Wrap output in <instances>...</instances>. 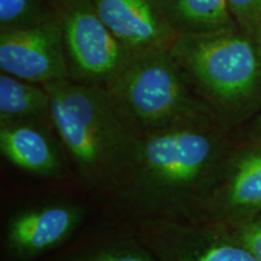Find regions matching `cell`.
<instances>
[{
  "label": "cell",
  "mask_w": 261,
  "mask_h": 261,
  "mask_svg": "<svg viewBox=\"0 0 261 261\" xmlns=\"http://www.w3.org/2000/svg\"><path fill=\"white\" fill-rule=\"evenodd\" d=\"M231 149L214 117L139 137L114 200L137 223L185 220L214 188Z\"/></svg>",
  "instance_id": "obj_1"
},
{
  "label": "cell",
  "mask_w": 261,
  "mask_h": 261,
  "mask_svg": "<svg viewBox=\"0 0 261 261\" xmlns=\"http://www.w3.org/2000/svg\"><path fill=\"white\" fill-rule=\"evenodd\" d=\"M51 120L68 161L85 187L114 196L138 143L107 89L70 79L44 85Z\"/></svg>",
  "instance_id": "obj_2"
},
{
  "label": "cell",
  "mask_w": 261,
  "mask_h": 261,
  "mask_svg": "<svg viewBox=\"0 0 261 261\" xmlns=\"http://www.w3.org/2000/svg\"><path fill=\"white\" fill-rule=\"evenodd\" d=\"M169 51L225 128L237 126L256 109L261 98V60L247 33L233 27L180 34Z\"/></svg>",
  "instance_id": "obj_3"
},
{
  "label": "cell",
  "mask_w": 261,
  "mask_h": 261,
  "mask_svg": "<svg viewBox=\"0 0 261 261\" xmlns=\"http://www.w3.org/2000/svg\"><path fill=\"white\" fill-rule=\"evenodd\" d=\"M104 87L138 138L174 126L215 119L169 50L130 55Z\"/></svg>",
  "instance_id": "obj_4"
},
{
  "label": "cell",
  "mask_w": 261,
  "mask_h": 261,
  "mask_svg": "<svg viewBox=\"0 0 261 261\" xmlns=\"http://www.w3.org/2000/svg\"><path fill=\"white\" fill-rule=\"evenodd\" d=\"M54 6L63 32L70 80L107 86L130 54L89 0H56Z\"/></svg>",
  "instance_id": "obj_5"
},
{
  "label": "cell",
  "mask_w": 261,
  "mask_h": 261,
  "mask_svg": "<svg viewBox=\"0 0 261 261\" xmlns=\"http://www.w3.org/2000/svg\"><path fill=\"white\" fill-rule=\"evenodd\" d=\"M261 214V140L232 146L214 188L187 221L233 227Z\"/></svg>",
  "instance_id": "obj_6"
},
{
  "label": "cell",
  "mask_w": 261,
  "mask_h": 261,
  "mask_svg": "<svg viewBox=\"0 0 261 261\" xmlns=\"http://www.w3.org/2000/svg\"><path fill=\"white\" fill-rule=\"evenodd\" d=\"M138 237L159 261H261L220 225L146 220L138 223Z\"/></svg>",
  "instance_id": "obj_7"
},
{
  "label": "cell",
  "mask_w": 261,
  "mask_h": 261,
  "mask_svg": "<svg viewBox=\"0 0 261 261\" xmlns=\"http://www.w3.org/2000/svg\"><path fill=\"white\" fill-rule=\"evenodd\" d=\"M0 69L38 85L70 79L58 18L28 28L0 31Z\"/></svg>",
  "instance_id": "obj_8"
},
{
  "label": "cell",
  "mask_w": 261,
  "mask_h": 261,
  "mask_svg": "<svg viewBox=\"0 0 261 261\" xmlns=\"http://www.w3.org/2000/svg\"><path fill=\"white\" fill-rule=\"evenodd\" d=\"M85 217L80 205L55 202L19 211L8 221L4 252L12 261H31L73 237Z\"/></svg>",
  "instance_id": "obj_9"
},
{
  "label": "cell",
  "mask_w": 261,
  "mask_h": 261,
  "mask_svg": "<svg viewBox=\"0 0 261 261\" xmlns=\"http://www.w3.org/2000/svg\"><path fill=\"white\" fill-rule=\"evenodd\" d=\"M110 32L130 55L169 50L179 33L162 0H89Z\"/></svg>",
  "instance_id": "obj_10"
},
{
  "label": "cell",
  "mask_w": 261,
  "mask_h": 261,
  "mask_svg": "<svg viewBox=\"0 0 261 261\" xmlns=\"http://www.w3.org/2000/svg\"><path fill=\"white\" fill-rule=\"evenodd\" d=\"M0 151L10 163L41 178H62L67 155L54 127L38 122L0 123Z\"/></svg>",
  "instance_id": "obj_11"
},
{
  "label": "cell",
  "mask_w": 261,
  "mask_h": 261,
  "mask_svg": "<svg viewBox=\"0 0 261 261\" xmlns=\"http://www.w3.org/2000/svg\"><path fill=\"white\" fill-rule=\"evenodd\" d=\"M38 122L52 126L51 99L44 85L0 74V123Z\"/></svg>",
  "instance_id": "obj_12"
},
{
  "label": "cell",
  "mask_w": 261,
  "mask_h": 261,
  "mask_svg": "<svg viewBox=\"0 0 261 261\" xmlns=\"http://www.w3.org/2000/svg\"><path fill=\"white\" fill-rule=\"evenodd\" d=\"M179 34H204L237 27L228 0H162Z\"/></svg>",
  "instance_id": "obj_13"
},
{
  "label": "cell",
  "mask_w": 261,
  "mask_h": 261,
  "mask_svg": "<svg viewBox=\"0 0 261 261\" xmlns=\"http://www.w3.org/2000/svg\"><path fill=\"white\" fill-rule=\"evenodd\" d=\"M57 18L56 9L45 0H0V28H28Z\"/></svg>",
  "instance_id": "obj_14"
},
{
  "label": "cell",
  "mask_w": 261,
  "mask_h": 261,
  "mask_svg": "<svg viewBox=\"0 0 261 261\" xmlns=\"http://www.w3.org/2000/svg\"><path fill=\"white\" fill-rule=\"evenodd\" d=\"M64 261H159L139 237L122 238L91 248Z\"/></svg>",
  "instance_id": "obj_15"
},
{
  "label": "cell",
  "mask_w": 261,
  "mask_h": 261,
  "mask_svg": "<svg viewBox=\"0 0 261 261\" xmlns=\"http://www.w3.org/2000/svg\"><path fill=\"white\" fill-rule=\"evenodd\" d=\"M234 23L252 35L261 24V0H228Z\"/></svg>",
  "instance_id": "obj_16"
},
{
  "label": "cell",
  "mask_w": 261,
  "mask_h": 261,
  "mask_svg": "<svg viewBox=\"0 0 261 261\" xmlns=\"http://www.w3.org/2000/svg\"><path fill=\"white\" fill-rule=\"evenodd\" d=\"M226 228L237 242L248 248L261 260V214L247 223Z\"/></svg>",
  "instance_id": "obj_17"
},
{
  "label": "cell",
  "mask_w": 261,
  "mask_h": 261,
  "mask_svg": "<svg viewBox=\"0 0 261 261\" xmlns=\"http://www.w3.org/2000/svg\"><path fill=\"white\" fill-rule=\"evenodd\" d=\"M247 138L261 140V112L254 117L252 125L248 129Z\"/></svg>",
  "instance_id": "obj_18"
},
{
  "label": "cell",
  "mask_w": 261,
  "mask_h": 261,
  "mask_svg": "<svg viewBox=\"0 0 261 261\" xmlns=\"http://www.w3.org/2000/svg\"><path fill=\"white\" fill-rule=\"evenodd\" d=\"M250 37H252V39L254 40V44H255L256 50H257V52H259V56L261 60V24L257 27L256 31L254 32Z\"/></svg>",
  "instance_id": "obj_19"
}]
</instances>
